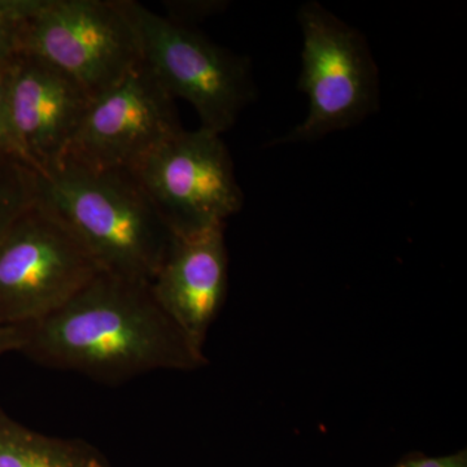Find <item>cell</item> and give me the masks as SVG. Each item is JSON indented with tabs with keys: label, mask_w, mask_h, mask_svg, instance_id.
Returning <instances> with one entry per match:
<instances>
[{
	"label": "cell",
	"mask_w": 467,
	"mask_h": 467,
	"mask_svg": "<svg viewBox=\"0 0 467 467\" xmlns=\"http://www.w3.org/2000/svg\"><path fill=\"white\" fill-rule=\"evenodd\" d=\"M20 353L43 367L117 384L160 370L204 367L147 282L98 273L60 308L18 326Z\"/></svg>",
	"instance_id": "6da1fadb"
},
{
	"label": "cell",
	"mask_w": 467,
	"mask_h": 467,
	"mask_svg": "<svg viewBox=\"0 0 467 467\" xmlns=\"http://www.w3.org/2000/svg\"><path fill=\"white\" fill-rule=\"evenodd\" d=\"M36 196L100 272L150 284L173 244L171 227L128 169L61 159L36 173Z\"/></svg>",
	"instance_id": "7a4b0ae2"
},
{
	"label": "cell",
	"mask_w": 467,
	"mask_h": 467,
	"mask_svg": "<svg viewBox=\"0 0 467 467\" xmlns=\"http://www.w3.org/2000/svg\"><path fill=\"white\" fill-rule=\"evenodd\" d=\"M121 5L137 36L140 60L164 90L192 104L205 130L223 135L232 129L256 92L248 58L140 3Z\"/></svg>",
	"instance_id": "3957f363"
},
{
	"label": "cell",
	"mask_w": 467,
	"mask_h": 467,
	"mask_svg": "<svg viewBox=\"0 0 467 467\" xmlns=\"http://www.w3.org/2000/svg\"><path fill=\"white\" fill-rule=\"evenodd\" d=\"M297 20L303 34L299 88L309 109L284 143L317 140L379 109V70L367 38L317 2L306 3Z\"/></svg>",
	"instance_id": "277c9868"
},
{
	"label": "cell",
	"mask_w": 467,
	"mask_h": 467,
	"mask_svg": "<svg viewBox=\"0 0 467 467\" xmlns=\"http://www.w3.org/2000/svg\"><path fill=\"white\" fill-rule=\"evenodd\" d=\"M99 267L38 196L0 239V326L50 315Z\"/></svg>",
	"instance_id": "5b68a950"
},
{
	"label": "cell",
	"mask_w": 467,
	"mask_h": 467,
	"mask_svg": "<svg viewBox=\"0 0 467 467\" xmlns=\"http://www.w3.org/2000/svg\"><path fill=\"white\" fill-rule=\"evenodd\" d=\"M20 52L57 67L91 100L140 63L121 0H41L27 21Z\"/></svg>",
	"instance_id": "8992f818"
},
{
	"label": "cell",
	"mask_w": 467,
	"mask_h": 467,
	"mask_svg": "<svg viewBox=\"0 0 467 467\" xmlns=\"http://www.w3.org/2000/svg\"><path fill=\"white\" fill-rule=\"evenodd\" d=\"M131 171L175 236L225 225L244 204L223 135L202 128L183 129Z\"/></svg>",
	"instance_id": "52a82bcc"
},
{
	"label": "cell",
	"mask_w": 467,
	"mask_h": 467,
	"mask_svg": "<svg viewBox=\"0 0 467 467\" xmlns=\"http://www.w3.org/2000/svg\"><path fill=\"white\" fill-rule=\"evenodd\" d=\"M182 130L173 98L140 60L91 100L61 159L88 168L131 171Z\"/></svg>",
	"instance_id": "ba28073f"
},
{
	"label": "cell",
	"mask_w": 467,
	"mask_h": 467,
	"mask_svg": "<svg viewBox=\"0 0 467 467\" xmlns=\"http://www.w3.org/2000/svg\"><path fill=\"white\" fill-rule=\"evenodd\" d=\"M91 99L41 58L20 52L9 69L7 106L17 158L34 171L63 158Z\"/></svg>",
	"instance_id": "9c48e42d"
},
{
	"label": "cell",
	"mask_w": 467,
	"mask_h": 467,
	"mask_svg": "<svg viewBox=\"0 0 467 467\" xmlns=\"http://www.w3.org/2000/svg\"><path fill=\"white\" fill-rule=\"evenodd\" d=\"M150 291L193 348L204 349L209 328L225 304L229 259L225 225L175 236Z\"/></svg>",
	"instance_id": "30bf717a"
},
{
	"label": "cell",
	"mask_w": 467,
	"mask_h": 467,
	"mask_svg": "<svg viewBox=\"0 0 467 467\" xmlns=\"http://www.w3.org/2000/svg\"><path fill=\"white\" fill-rule=\"evenodd\" d=\"M0 467H112L81 439L55 438L21 425L0 408Z\"/></svg>",
	"instance_id": "8fae6325"
},
{
	"label": "cell",
	"mask_w": 467,
	"mask_h": 467,
	"mask_svg": "<svg viewBox=\"0 0 467 467\" xmlns=\"http://www.w3.org/2000/svg\"><path fill=\"white\" fill-rule=\"evenodd\" d=\"M36 199V173L12 156H0V239Z\"/></svg>",
	"instance_id": "7c38bea8"
},
{
	"label": "cell",
	"mask_w": 467,
	"mask_h": 467,
	"mask_svg": "<svg viewBox=\"0 0 467 467\" xmlns=\"http://www.w3.org/2000/svg\"><path fill=\"white\" fill-rule=\"evenodd\" d=\"M41 0H0V61L20 54L27 21Z\"/></svg>",
	"instance_id": "4fadbf2b"
},
{
	"label": "cell",
	"mask_w": 467,
	"mask_h": 467,
	"mask_svg": "<svg viewBox=\"0 0 467 467\" xmlns=\"http://www.w3.org/2000/svg\"><path fill=\"white\" fill-rule=\"evenodd\" d=\"M12 60L14 57L0 61V156L18 159L8 121L7 90Z\"/></svg>",
	"instance_id": "5bb4252c"
},
{
	"label": "cell",
	"mask_w": 467,
	"mask_h": 467,
	"mask_svg": "<svg viewBox=\"0 0 467 467\" xmlns=\"http://www.w3.org/2000/svg\"><path fill=\"white\" fill-rule=\"evenodd\" d=\"M169 20L190 26V21H199L223 8L220 2H168Z\"/></svg>",
	"instance_id": "9a60e30c"
},
{
	"label": "cell",
	"mask_w": 467,
	"mask_h": 467,
	"mask_svg": "<svg viewBox=\"0 0 467 467\" xmlns=\"http://www.w3.org/2000/svg\"><path fill=\"white\" fill-rule=\"evenodd\" d=\"M391 467H467V451L439 457H429L420 451H413Z\"/></svg>",
	"instance_id": "2e32d148"
},
{
	"label": "cell",
	"mask_w": 467,
	"mask_h": 467,
	"mask_svg": "<svg viewBox=\"0 0 467 467\" xmlns=\"http://www.w3.org/2000/svg\"><path fill=\"white\" fill-rule=\"evenodd\" d=\"M23 346L18 326H0V356L9 352H20Z\"/></svg>",
	"instance_id": "e0dca14e"
}]
</instances>
